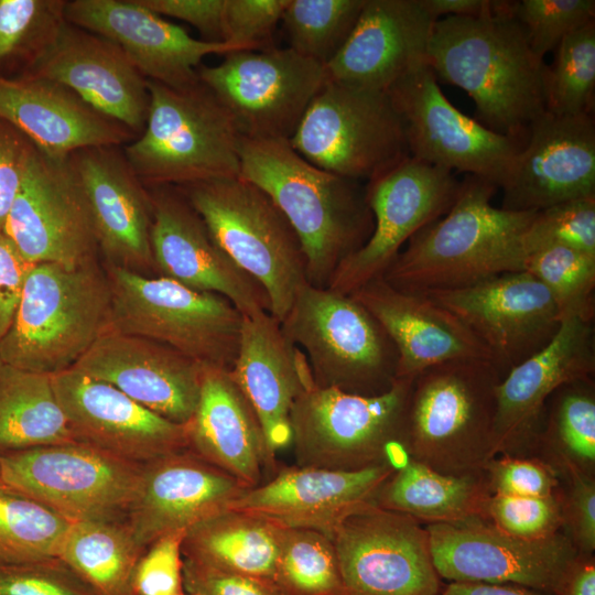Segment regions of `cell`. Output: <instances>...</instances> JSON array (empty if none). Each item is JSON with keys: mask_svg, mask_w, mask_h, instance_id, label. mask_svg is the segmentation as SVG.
I'll list each match as a JSON object with an SVG mask.
<instances>
[{"mask_svg": "<svg viewBox=\"0 0 595 595\" xmlns=\"http://www.w3.org/2000/svg\"><path fill=\"white\" fill-rule=\"evenodd\" d=\"M245 488L188 448L171 453L143 465L126 522L145 549L169 532L187 530L227 509Z\"/></svg>", "mask_w": 595, "mask_h": 595, "instance_id": "f1b7e54d", "label": "cell"}, {"mask_svg": "<svg viewBox=\"0 0 595 595\" xmlns=\"http://www.w3.org/2000/svg\"><path fill=\"white\" fill-rule=\"evenodd\" d=\"M490 494L483 473L448 475L409 458L382 484L374 505L421 523H457L483 519Z\"/></svg>", "mask_w": 595, "mask_h": 595, "instance_id": "d590c367", "label": "cell"}, {"mask_svg": "<svg viewBox=\"0 0 595 595\" xmlns=\"http://www.w3.org/2000/svg\"><path fill=\"white\" fill-rule=\"evenodd\" d=\"M425 528L434 567L448 582L515 584L560 595L578 556L562 531L526 540L504 533L483 519Z\"/></svg>", "mask_w": 595, "mask_h": 595, "instance_id": "2e32d148", "label": "cell"}, {"mask_svg": "<svg viewBox=\"0 0 595 595\" xmlns=\"http://www.w3.org/2000/svg\"><path fill=\"white\" fill-rule=\"evenodd\" d=\"M51 377L78 442L140 465L187 450L186 424L160 416L113 386L75 368Z\"/></svg>", "mask_w": 595, "mask_h": 595, "instance_id": "603a6c76", "label": "cell"}, {"mask_svg": "<svg viewBox=\"0 0 595 595\" xmlns=\"http://www.w3.org/2000/svg\"><path fill=\"white\" fill-rule=\"evenodd\" d=\"M185 532H169L145 548L133 573L136 595H174L185 591L182 554Z\"/></svg>", "mask_w": 595, "mask_h": 595, "instance_id": "f5cc1de1", "label": "cell"}, {"mask_svg": "<svg viewBox=\"0 0 595 595\" xmlns=\"http://www.w3.org/2000/svg\"><path fill=\"white\" fill-rule=\"evenodd\" d=\"M24 76L68 88L137 137L145 128L150 109L147 79L113 42L68 21Z\"/></svg>", "mask_w": 595, "mask_h": 595, "instance_id": "484cf974", "label": "cell"}, {"mask_svg": "<svg viewBox=\"0 0 595 595\" xmlns=\"http://www.w3.org/2000/svg\"><path fill=\"white\" fill-rule=\"evenodd\" d=\"M72 522L0 482V563L58 556Z\"/></svg>", "mask_w": 595, "mask_h": 595, "instance_id": "ab89813d", "label": "cell"}, {"mask_svg": "<svg viewBox=\"0 0 595 595\" xmlns=\"http://www.w3.org/2000/svg\"><path fill=\"white\" fill-rule=\"evenodd\" d=\"M290 0H225L223 42L237 51L274 48L273 35Z\"/></svg>", "mask_w": 595, "mask_h": 595, "instance_id": "f907efd6", "label": "cell"}, {"mask_svg": "<svg viewBox=\"0 0 595 595\" xmlns=\"http://www.w3.org/2000/svg\"><path fill=\"white\" fill-rule=\"evenodd\" d=\"M512 11L540 60L571 32L595 21L594 0H521L513 1Z\"/></svg>", "mask_w": 595, "mask_h": 595, "instance_id": "bcb514c9", "label": "cell"}, {"mask_svg": "<svg viewBox=\"0 0 595 595\" xmlns=\"http://www.w3.org/2000/svg\"><path fill=\"white\" fill-rule=\"evenodd\" d=\"M151 198V249L158 277L230 301L242 315L270 313L264 289L217 244L175 186L147 187Z\"/></svg>", "mask_w": 595, "mask_h": 595, "instance_id": "ffe728a7", "label": "cell"}, {"mask_svg": "<svg viewBox=\"0 0 595 595\" xmlns=\"http://www.w3.org/2000/svg\"><path fill=\"white\" fill-rule=\"evenodd\" d=\"M595 371L593 322L564 318L551 342L510 369L496 392L494 454L531 455L549 398Z\"/></svg>", "mask_w": 595, "mask_h": 595, "instance_id": "cb8c5ba5", "label": "cell"}, {"mask_svg": "<svg viewBox=\"0 0 595 595\" xmlns=\"http://www.w3.org/2000/svg\"><path fill=\"white\" fill-rule=\"evenodd\" d=\"M2 234L32 264L99 260L89 206L67 159H50L36 148Z\"/></svg>", "mask_w": 595, "mask_h": 595, "instance_id": "ac0fdd59", "label": "cell"}, {"mask_svg": "<svg viewBox=\"0 0 595 595\" xmlns=\"http://www.w3.org/2000/svg\"><path fill=\"white\" fill-rule=\"evenodd\" d=\"M483 520L519 539L549 538L563 530L560 491L543 497L490 494Z\"/></svg>", "mask_w": 595, "mask_h": 595, "instance_id": "c3c4849f", "label": "cell"}, {"mask_svg": "<svg viewBox=\"0 0 595 595\" xmlns=\"http://www.w3.org/2000/svg\"><path fill=\"white\" fill-rule=\"evenodd\" d=\"M144 550L134 541L126 520L84 521L72 524L58 558L96 595H136L133 573Z\"/></svg>", "mask_w": 595, "mask_h": 595, "instance_id": "f35d334b", "label": "cell"}, {"mask_svg": "<svg viewBox=\"0 0 595 595\" xmlns=\"http://www.w3.org/2000/svg\"><path fill=\"white\" fill-rule=\"evenodd\" d=\"M289 142L311 164L356 181H368L409 155L400 116L386 91L328 79Z\"/></svg>", "mask_w": 595, "mask_h": 595, "instance_id": "8fae6325", "label": "cell"}, {"mask_svg": "<svg viewBox=\"0 0 595 595\" xmlns=\"http://www.w3.org/2000/svg\"><path fill=\"white\" fill-rule=\"evenodd\" d=\"M435 21L419 0H365L348 40L325 66L326 79L387 93L426 62Z\"/></svg>", "mask_w": 595, "mask_h": 595, "instance_id": "f546056e", "label": "cell"}, {"mask_svg": "<svg viewBox=\"0 0 595 595\" xmlns=\"http://www.w3.org/2000/svg\"><path fill=\"white\" fill-rule=\"evenodd\" d=\"M205 367L166 344L109 329L73 368L160 416L186 424L199 399Z\"/></svg>", "mask_w": 595, "mask_h": 595, "instance_id": "4316f807", "label": "cell"}, {"mask_svg": "<svg viewBox=\"0 0 595 595\" xmlns=\"http://www.w3.org/2000/svg\"><path fill=\"white\" fill-rule=\"evenodd\" d=\"M65 17L118 45L145 79L174 89L199 82L197 69L205 56L238 52L224 42L191 36L138 0H72Z\"/></svg>", "mask_w": 595, "mask_h": 595, "instance_id": "d4e9b609", "label": "cell"}, {"mask_svg": "<svg viewBox=\"0 0 595 595\" xmlns=\"http://www.w3.org/2000/svg\"><path fill=\"white\" fill-rule=\"evenodd\" d=\"M174 595H197L195 593H185V592H181V593H177V594H174Z\"/></svg>", "mask_w": 595, "mask_h": 595, "instance_id": "be15d7a7", "label": "cell"}, {"mask_svg": "<svg viewBox=\"0 0 595 595\" xmlns=\"http://www.w3.org/2000/svg\"><path fill=\"white\" fill-rule=\"evenodd\" d=\"M350 295L379 322L394 345L397 378H414L432 366L452 360L493 361L482 342L455 315L426 295L400 291L382 278Z\"/></svg>", "mask_w": 595, "mask_h": 595, "instance_id": "d6a6232c", "label": "cell"}, {"mask_svg": "<svg viewBox=\"0 0 595 595\" xmlns=\"http://www.w3.org/2000/svg\"><path fill=\"white\" fill-rule=\"evenodd\" d=\"M161 17L185 21L199 31L204 41L223 42L225 0H138Z\"/></svg>", "mask_w": 595, "mask_h": 595, "instance_id": "6f0895ef", "label": "cell"}, {"mask_svg": "<svg viewBox=\"0 0 595 595\" xmlns=\"http://www.w3.org/2000/svg\"><path fill=\"white\" fill-rule=\"evenodd\" d=\"M34 151L26 137L0 119V235Z\"/></svg>", "mask_w": 595, "mask_h": 595, "instance_id": "9f6ffc18", "label": "cell"}, {"mask_svg": "<svg viewBox=\"0 0 595 595\" xmlns=\"http://www.w3.org/2000/svg\"><path fill=\"white\" fill-rule=\"evenodd\" d=\"M439 595H550L515 584L482 582L444 583Z\"/></svg>", "mask_w": 595, "mask_h": 595, "instance_id": "91938a15", "label": "cell"}, {"mask_svg": "<svg viewBox=\"0 0 595 595\" xmlns=\"http://www.w3.org/2000/svg\"><path fill=\"white\" fill-rule=\"evenodd\" d=\"M147 82L145 128L122 147L139 180L152 187L238 177L242 136L215 94L201 80L185 89Z\"/></svg>", "mask_w": 595, "mask_h": 595, "instance_id": "8992f818", "label": "cell"}, {"mask_svg": "<svg viewBox=\"0 0 595 595\" xmlns=\"http://www.w3.org/2000/svg\"><path fill=\"white\" fill-rule=\"evenodd\" d=\"M283 529L264 517L227 508L186 530L182 554L214 569L274 582Z\"/></svg>", "mask_w": 595, "mask_h": 595, "instance_id": "e575fe53", "label": "cell"}, {"mask_svg": "<svg viewBox=\"0 0 595 595\" xmlns=\"http://www.w3.org/2000/svg\"><path fill=\"white\" fill-rule=\"evenodd\" d=\"M513 1L494 0L477 17L435 21L426 62L436 78L473 99L477 121L522 143L545 111V63L532 52L512 11Z\"/></svg>", "mask_w": 595, "mask_h": 595, "instance_id": "6da1fadb", "label": "cell"}, {"mask_svg": "<svg viewBox=\"0 0 595 595\" xmlns=\"http://www.w3.org/2000/svg\"><path fill=\"white\" fill-rule=\"evenodd\" d=\"M102 266L111 290L110 329L166 344L206 367L232 369L242 314L230 301L169 278Z\"/></svg>", "mask_w": 595, "mask_h": 595, "instance_id": "30bf717a", "label": "cell"}, {"mask_svg": "<svg viewBox=\"0 0 595 595\" xmlns=\"http://www.w3.org/2000/svg\"><path fill=\"white\" fill-rule=\"evenodd\" d=\"M499 188L501 208L513 212L595 197L593 115L559 117L544 111L529 127Z\"/></svg>", "mask_w": 595, "mask_h": 595, "instance_id": "44dd1931", "label": "cell"}, {"mask_svg": "<svg viewBox=\"0 0 595 595\" xmlns=\"http://www.w3.org/2000/svg\"><path fill=\"white\" fill-rule=\"evenodd\" d=\"M67 0H0V61L23 55L28 67L67 22Z\"/></svg>", "mask_w": 595, "mask_h": 595, "instance_id": "f6af8a7d", "label": "cell"}, {"mask_svg": "<svg viewBox=\"0 0 595 595\" xmlns=\"http://www.w3.org/2000/svg\"><path fill=\"white\" fill-rule=\"evenodd\" d=\"M320 387L376 396L397 379L398 354L379 322L351 295L305 283L280 323Z\"/></svg>", "mask_w": 595, "mask_h": 595, "instance_id": "9c48e42d", "label": "cell"}, {"mask_svg": "<svg viewBox=\"0 0 595 595\" xmlns=\"http://www.w3.org/2000/svg\"><path fill=\"white\" fill-rule=\"evenodd\" d=\"M78 442L56 398L52 377L2 365L0 455Z\"/></svg>", "mask_w": 595, "mask_h": 595, "instance_id": "8d00e7d4", "label": "cell"}, {"mask_svg": "<svg viewBox=\"0 0 595 595\" xmlns=\"http://www.w3.org/2000/svg\"><path fill=\"white\" fill-rule=\"evenodd\" d=\"M423 295L455 315L504 376L545 347L562 322L548 290L526 270Z\"/></svg>", "mask_w": 595, "mask_h": 595, "instance_id": "d6986e66", "label": "cell"}, {"mask_svg": "<svg viewBox=\"0 0 595 595\" xmlns=\"http://www.w3.org/2000/svg\"><path fill=\"white\" fill-rule=\"evenodd\" d=\"M0 595H96L58 556L0 563Z\"/></svg>", "mask_w": 595, "mask_h": 595, "instance_id": "681fc988", "label": "cell"}, {"mask_svg": "<svg viewBox=\"0 0 595 595\" xmlns=\"http://www.w3.org/2000/svg\"><path fill=\"white\" fill-rule=\"evenodd\" d=\"M232 379L255 409L271 454L292 442L290 413L313 382L305 356L267 311L242 315Z\"/></svg>", "mask_w": 595, "mask_h": 595, "instance_id": "4dcf8cb0", "label": "cell"}, {"mask_svg": "<svg viewBox=\"0 0 595 595\" xmlns=\"http://www.w3.org/2000/svg\"><path fill=\"white\" fill-rule=\"evenodd\" d=\"M177 187L231 260L267 292L280 323L307 283L301 241L272 198L238 177Z\"/></svg>", "mask_w": 595, "mask_h": 595, "instance_id": "ba28073f", "label": "cell"}, {"mask_svg": "<svg viewBox=\"0 0 595 595\" xmlns=\"http://www.w3.org/2000/svg\"><path fill=\"white\" fill-rule=\"evenodd\" d=\"M531 455L561 474L595 477V388L592 378L561 386L548 400Z\"/></svg>", "mask_w": 595, "mask_h": 595, "instance_id": "74e56055", "label": "cell"}, {"mask_svg": "<svg viewBox=\"0 0 595 595\" xmlns=\"http://www.w3.org/2000/svg\"><path fill=\"white\" fill-rule=\"evenodd\" d=\"M187 425L188 450L247 487L274 466L251 403L230 372L205 367L199 399Z\"/></svg>", "mask_w": 595, "mask_h": 595, "instance_id": "836d02e7", "label": "cell"}, {"mask_svg": "<svg viewBox=\"0 0 595 595\" xmlns=\"http://www.w3.org/2000/svg\"><path fill=\"white\" fill-rule=\"evenodd\" d=\"M387 94L400 116L411 156L488 180L499 188L523 143L489 130L454 107L428 62Z\"/></svg>", "mask_w": 595, "mask_h": 595, "instance_id": "9a60e30c", "label": "cell"}, {"mask_svg": "<svg viewBox=\"0 0 595 595\" xmlns=\"http://www.w3.org/2000/svg\"><path fill=\"white\" fill-rule=\"evenodd\" d=\"M502 377L485 358L446 361L416 375L407 411L409 458L448 475L483 473L495 457L496 392Z\"/></svg>", "mask_w": 595, "mask_h": 595, "instance_id": "5b68a950", "label": "cell"}, {"mask_svg": "<svg viewBox=\"0 0 595 595\" xmlns=\"http://www.w3.org/2000/svg\"><path fill=\"white\" fill-rule=\"evenodd\" d=\"M560 595H595L594 555L578 554L564 581Z\"/></svg>", "mask_w": 595, "mask_h": 595, "instance_id": "6125c7cd", "label": "cell"}, {"mask_svg": "<svg viewBox=\"0 0 595 595\" xmlns=\"http://www.w3.org/2000/svg\"><path fill=\"white\" fill-rule=\"evenodd\" d=\"M459 186L452 171L410 154L368 180L365 190L372 232L338 266L327 288L350 295L381 278L414 234L451 209Z\"/></svg>", "mask_w": 595, "mask_h": 595, "instance_id": "5bb4252c", "label": "cell"}, {"mask_svg": "<svg viewBox=\"0 0 595 595\" xmlns=\"http://www.w3.org/2000/svg\"><path fill=\"white\" fill-rule=\"evenodd\" d=\"M274 583L285 595H349L331 537L311 529H283Z\"/></svg>", "mask_w": 595, "mask_h": 595, "instance_id": "60d3db41", "label": "cell"}, {"mask_svg": "<svg viewBox=\"0 0 595 595\" xmlns=\"http://www.w3.org/2000/svg\"><path fill=\"white\" fill-rule=\"evenodd\" d=\"M67 162L85 193L104 264L158 277L150 194L122 147L84 148L69 154Z\"/></svg>", "mask_w": 595, "mask_h": 595, "instance_id": "7402d4cb", "label": "cell"}, {"mask_svg": "<svg viewBox=\"0 0 595 595\" xmlns=\"http://www.w3.org/2000/svg\"><path fill=\"white\" fill-rule=\"evenodd\" d=\"M365 0H290L281 23L289 47L326 66L342 50Z\"/></svg>", "mask_w": 595, "mask_h": 595, "instance_id": "7bdbcfd3", "label": "cell"}, {"mask_svg": "<svg viewBox=\"0 0 595 595\" xmlns=\"http://www.w3.org/2000/svg\"><path fill=\"white\" fill-rule=\"evenodd\" d=\"M183 585L197 595H285L270 580L214 569L183 558Z\"/></svg>", "mask_w": 595, "mask_h": 595, "instance_id": "11a10c76", "label": "cell"}, {"mask_svg": "<svg viewBox=\"0 0 595 595\" xmlns=\"http://www.w3.org/2000/svg\"><path fill=\"white\" fill-rule=\"evenodd\" d=\"M559 488L563 529L578 554L594 555L595 550V477L575 470L560 474Z\"/></svg>", "mask_w": 595, "mask_h": 595, "instance_id": "db71d44e", "label": "cell"}, {"mask_svg": "<svg viewBox=\"0 0 595 595\" xmlns=\"http://www.w3.org/2000/svg\"><path fill=\"white\" fill-rule=\"evenodd\" d=\"M0 119L53 160L89 147H123L137 138L68 88L42 78L0 76Z\"/></svg>", "mask_w": 595, "mask_h": 595, "instance_id": "1f68e13d", "label": "cell"}, {"mask_svg": "<svg viewBox=\"0 0 595 595\" xmlns=\"http://www.w3.org/2000/svg\"><path fill=\"white\" fill-rule=\"evenodd\" d=\"M413 379L397 378L376 396L307 385L290 413L296 465L337 470L403 465Z\"/></svg>", "mask_w": 595, "mask_h": 595, "instance_id": "52a82bcc", "label": "cell"}, {"mask_svg": "<svg viewBox=\"0 0 595 595\" xmlns=\"http://www.w3.org/2000/svg\"><path fill=\"white\" fill-rule=\"evenodd\" d=\"M396 469L391 464L359 470L285 467L269 482L245 488L228 508L332 538L346 516L374 504L377 491Z\"/></svg>", "mask_w": 595, "mask_h": 595, "instance_id": "83f0119b", "label": "cell"}, {"mask_svg": "<svg viewBox=\"0 0 595 595\" xmlns=\"http://www.w3.org/2000/svg\"><path fill=\"white\" fill-rule=\"evenodd\" d=\"M497 190L467 174L451 209L414 234L381 278L400 291L426 294L523 271V237L537 212L493 206Z\"/></svg>", "mask_w": 595, "mask_h": 595, "instance_id": "7a4b0ae2", "label": "cell"}, {"mask_svg": "<svg viewBox=\"0 0 595 595\" xmlns=\"http://www.w3.org/2000/svg\"><path fill=\"white\" fill-rule=\"evenodd\" d=\"M491 494L543 497L561 485L556 468L539 456L497 455L483 468Z\"/></svg>", "mask_w": 595, "mask_h": 595, "instance_id": "816d5d0a", "label": "cell"}, {"mask_svg": "<svg viewBox=\"0 0 595 595\" xmlns=\"http://www.w3.org/2000/svg\"><path fill=\"white\" fill-rule=\"evenodd\" d=\"M239 156V176L264 191L296 232L307 283L327 288L338 266L372 232L365 185L311 164L289 140L242 136Z\"/></svg>", "mask_w": 595, "mask_h": 595, "instance_id": "3957f363", "label": "cell"}, {"mask_svg": "<svg viewBox=\"0 0 595 595\" xmlns=\"http://www.w3.org/2000/svg\"><path fill=\"white\" fill-rule=\"evenodd\" d=\"M143 465L84 442L0 455V482L75 522L126 520Z\"/></svg>", "mask_w": 595, "mask_h": 595, "instance_id": "7c38bea8", "label": "cell"}, {"mask_svg": "<svg viewBox=\"0 0 595 595\" xmlns=\"http://www.w3.org/2000/svg\"><path fill=\"white\" fill-rule=\"evenodd\" d=\"M201 65L199 80L228 109L241 136L290 140L326 82L325 66L292 48L238 51Z\"/></svg>", "mask_w": 595, "mask_h": 595, "instance_id": "4fadbf2b", "label": "cell"}, {"mask_svg": "<svg viewBox=\"0 0 595 595\" xmlns=\"http://www.w3.org/2000/svg\"><path fill=\"white\" fill-rule=\"evenodd\" d=\"M523 245L527 256L554 245L595 256V197L572 199L537 212Z\"/></svg>", "mask_w": 595, "mask_h": 595, "instance_id": "7dc6e473", "label": "cell"}, {"mask_svg": "<svg viewBox=\"0 0 595 595\" xmlns=\"http://www.w3.org/2000/svg\"><path fill=\"white\" fill-rule=\"evenodd\" d=\"M332 540L349 595H439L443 582L418 520L367 504L346 516Z\"/></svg>", "mask_w": 595, "mask_h": 595, "instance_id": "e0dca14e", "label": "cell"}, {"mask_svg": "<svg viewBox=\"0 0 595 595\" xmlns=\"http://www.w3.org/2000/svg\"><path fill=\"white\" fill-rule=\"evenodd\" d=\"M545 65V111L559 117L593 115L595 96V21L571 32Z\"/></svg>", "mask_w": 595, "mask_h": 595, "instance_id": "b9f144b4", "label": "cell"}, {"mask_svg": "<svg viewBox=\"0 0 595 595\" xmlns=\"http://www.w3.org/2000/svg\"><path fill=\"white\" fill-rule=\"evenodd\" d=\"M524 270L539 280L555 303L561 321H594L595 256L563 246H547L529 253Z\"/></svg>", "mask_w": 595, "mask_h": 595, "instance_id": "ee69618b", "label": "cell"}, {"mask_svg": "<svg viewBox=\"0 0 595 595\" xmlns=\"http://www.w3.org/2000/svg\"><path fill=\"white\" fill-rule=\"evenodd\" d=\"M2 365H3V364H2V361L0 360V371H1Z\"/></svg>", "mask_w": 595, "mask_h": 595, "instance_id": "e7e4bbea", "label": "cell"}, {"mask_svg": "<svg viewBox=\"0 0 595 595\" xmlns=\"http://www.w3.org/2000/svg\"><path fill=\"white\" fill-rule=\"evenodd\" d=\"M32 267L11 241L3 234L0 235V340L12 324Z\"/></svg>", "mask_w": 595, "mask_h": 595, "instance_id": "680465c9", "label": "cell"}, {"mask_svg": "<svg viewBox=\"0 0 595 595\" xmlns=\"http://www.w3.org/2000/svg\"><path fill=\"white\" fill-rule=\"evenodd\" d=\"M494 0H419L434 20L440 17H477L487 11Z\"/></svg>", "mask_w": 595, "mask_h": 595, "instance_id": "94428289", "label": "cell"}, {"mask_svg": "<svg viewBox=\"0 0 595 595\" xmlns=\"http://www.w3.org/2000/svg\"><path fill=\"white\" fill-rule=\"evenodd\" d=\"M110 326L111 290L99 260L33 264L0 340V360L53 376L73 368Z\"/></svg>", "mask_w": 595, "mask_h": 595, "instance_id": "277c9868", "label": "cell"}]
</instances>
